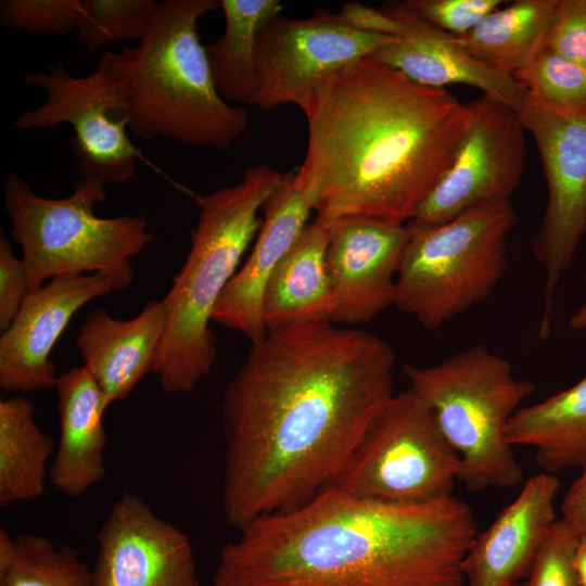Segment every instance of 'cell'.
<instances>
[{
	"label": "cell",
	"instance_id": "obj_23",
	"mask_svg": "<svg viewBox=\"0 0 586 586\" xmlns=\"http://www.w3.org/2000/svg\"><path fill=\"white\" fill-rule=\"evenodd\" d=\"M514 446L536 450V461L546 473L586 463V377L542 402L521 406L507 426Z\"/></svg>",
	"mask_w": 586,
	"mask_h": 586
},
{
	"label": "cell",
	"instance_id": "obj_3",
	"mask_svg": "<svg viewBox=\"0 0 586 586\" xmlns=\"http://www.w3.org/2000/svg\"><path fill=\"white\" fill-rule=\"evenodd\" d=\"M239 531L222 546L211 586H463L479 533L454 496L391 504L330 486Z\"/></svg>",
	"mask_w": 586,
	"mask_h": 586
},
{
	"label": "cell",
	"instance_id": "obj_14",
	"mask_svg": "<svg viewBox=\"0 0 586 586\" xmlns=\"http://www.w3.org/2000/svg\"><path fill=\"white\" fill-rule=\"evenodd\" d=\"M93 586H201L189 536L126 491L98 534Z\"/></svg>",
	"mask_w": 586,
	"mask_h": 586
},
{
	"label": "cell",
	"instance_id": "obj_17",
	"mask_svg": "<svg viewBox=\"0 0 586 586\" xmlns=\"http://www.w3.org/2000/svg\"><path fill=\"white\" fill-rule=\"evenodd\" d=\"M313 211V201L297 183L295 169L282 174L262 205L255 244L222 292L213 313L214 322L240 332L251 343L265 336L262 301L266 282L309 224Z\"/></svg>",
	"mask_w": 586,
	"mask_h": 586
},
{
	"label": "cell",
	"instance_id": "obj_32",
	"mask_svg": "<svg viewBox=\"0 0 586 586\" xmlns=\"http://www.w3.org/2000/svg\"><path fill=\"white\" fill-rule=\"evenodd\" d=\"M544 48L586 67V0H557Z\"/></svg>",
	"mask_w": 586,
	"mask_h": 586
},
{
	"label": "cell",
	"instance_id": "obj_18",
	"mask_svg": "<svg viewBox=\"0 0 586 586\" xmlns=\"http://www.w3.org/2000/svg\"><path fill=\"white\" fill-rule=\"evenodd\" d=\"M383 9L400 25L397 36L373 59L397 69L411 80L432 88L467 85L494 97L512 107L524 87L512 76L494 71L476 60L464 40L444 31L422 16L408 3L395 2Z\"/></svg>",
	"mask_w": 586,
	"mask_h": 586
},
{
	"label": "cell",
	"instance_id": "obj_36",
	"mask_svg": "<svg viewBox=\"0 0 586 586\" xmlns=\"http://www.w3.org/2000/svg\"><path fill=\"white\" fill-rule=\"evenodd\" d=\"M574 565L581 586H586V537L579 536V542L574 556Z\"/></svg>",
	"mask_w": 586,
	"mask_h": 586
},
{
	"label": "cell",
	"instance_id": "obj_6",
	"mask_svg": "<svg viewBox=\"0 0 586 586\" xmlns=\"http://www.w3.org/2000/svg\"><path fill=\"white\" fill-rule=\"evenodd\" d=\"M403 371L459 455L458 481L467 489L511 488L522 482L524 472L506 433L534 393V382L518 379L507 359L481 344L432 366L406 364Z\"/></svg>",
	"mask_w": 586,
	"mask_h": 586
},
{
	"label": "cell",
	"instance_id": "obj_35",
	"mask_svg": "<svg viewBox=\"0 0 586 586\" xmlns=\"http://www.w3.org/2000/svg\"><path fill=\"white\" fill-rule=\"evenodd\" d=\"M561 519L568 522L579 536L586 537V463L581 475L571 484L561 506Z\"/></svg>",
	"mask_w": 586,
	"mask_h": 586
},
{
	"label": "cell",
	"instance_id": "obj_28",
	"mask_svg": "<svg viewBox=\"0 0 586 586\" xmlns=\"http://www.w3.org/2000/svg\"><path fill=\"white\" fill-rule=\"evenodd\" d=\"M157 7L154 0H82L76 38L90 51L116 41H139Z\"/></svg>",
	"mask_w": 586,
	"mask_h": 586
},
{
	"label": "cell",
	"instance_id": "obj_33",
	"mask_svg": "<svg viewBox=\"0 0 586 586\" xmlns=\"http://www.w3.org/2000/svg\"><path fill=\"white\" fill-rule=\"evenodd\" d=\"M424 20L449 34L463 37L504 0H409Z\"/></svg>",
	"mask_w": 586,
	"mask_h": 586
},
{
	"label": "cell",
	"instance_id": "obj_27",
	"mask_svg": "<svg viewBox=\"0 0 586 586\" xmlns=\"http://www.w3.org/2000/svg\"><path fill=\"white\" fill-rule=\"evenodd\" d=\"M0 586H93L92 572L74 547L38 534L0 528Z\"/></svg>",
	"mask_w": 586,
	"mask_h": 586
},
{
	"label": "cell",
	"instance_id": "obj_2",
	"mask_svg": "<svg viewBox=\"0 0 586 586\" xmlns=\"http://www.w3.org/2000/svg\"><path fill=\"white\" fill-rule=\"evenodd\" d=\"M307 148L295 169L318 218L406 225L448 169L472 117L445 89L373 59L354 62L300 104Z\"/></svg>",
	"mask_w": 586,
	"mask_h": 586
},
{
	"label": "cell",
	"instance_id": "obj_11",
	"mask_svg": "<svg viewBox=\"0 0 586 586\" xmlns=\"http://www.w3.org/2000/svg\"><path fill=\"white\" fill-rule=\"evenodd\" d=\"M24 81L43 89L47 97L43 104L15 119L16 128L27 131L68 124L74 131L69 146L81 178L116 184L133 177L137 161L144 157L128 137L126 105L104 53L89 75L73 76L58 62L47 72L26 74Z\"/></svg>",
	"mask_w": 586,
	"mask_h": 586
},
{
	"label": "cell",
	"instance_id": "obj_37",
	"mask_svg": "<svg viewBox=\"0 0 586 586\" xmlns=\"http://www.w3.org/2000/svg\"><path fill=\"white\" fill-rule=\"evenodd\" d=\"M570 327L573 330H586V301L571 316Z\"/></svg>",
	"mask_w": 586,
	"mask_h": 586
},
{
	"label": "cell",
	"instance_id": "obj_16",
	"mask_svg": "<svg viewBox=\"0 0 586 586\" xmlns=\"http://www.w3.org/2000/svg\"><path fill=\"white\" fill-rule=\"evenodd\" d=\"M408 239L407 224L359 216L330 222L326 262L335 301L333 323H366L394 305Z\"/></svg>",
	"mask_w": 586,
	"mask_h": 586
},
{
	"label": "cell",
	"instance_id": "obj_29",
	"mask_svg": "<svg viewBox=\"0 0 586 586\" xmlns=\"http://www.w3.org/2000/svg\"><path fill=\"white\" fill-rule=\"evenodd\" d=\"M512 77L548 103L564 106L586 104V67L545 48Z\"/></svg>",
	"mask_w": 586,
	"mask_h": 586
},
{
	"label": "cell",
	"instance_id": "obj_13",
	"mask_svg": "<svg viewBox=\"0 0 586 586\" xmlns=\"http://www.w3.org/2000/svg\"><path fill=\"white\" fill-rule=\"evenodd\" d=\"M469 105L471 122L413 225L437 226L472 207L510 201L521 181L526 130L514 109L486 94Z\"/></svg>",
	"mask_w": 586,
	"mask_h": 586
},
{
	"label": "cell",
	"instance_id": "obj_9",
	"mask_svg": "<svg viewBox=\"0 0 586 586\" xmlns=\"http://www.w3.org/2000/svg\"><path fill=\"white\" fill-rule=\"evenodd\" d=\"M460 468L433 410L409 386L372 420L329 486L360 499L423 504L453 496Z\"/></svg>",
	"mask_w": 586,
	"mask_h": 586
},
{
	"label": "cell",
	"instance_id": "obj_4",
	"mask_svg": "<svg viewBox=\"0 0 586 586\" xmlns=\"http://www.w3.org/2000/svg\"><path fill=\"white\" fill-rule=\"evenodd\" d=\"M217 8V0L158 2L135 47L104 52L138 138L226 150L249 128L247 111L219 94L200 40V18Z\"/></svg>",
	"mask_w": 586,
	"mask_h": 586
},
{
	"label": "cell",
	"instance_id": "obj_39",
	"mask_svg": "<svg viewBox=\"0 0 586 586\" xmlns=\"http://www.w3.org/2000/svg\"><path fill=\"white\" fill-rule=\"evenodd\" d=\"M514 586H523V584H522V585H521V584H518V585H514Z\"/></svg>",
	"mask_w": 586,
	"mask_h": 586
},
{
	"label": "cell",
	"instance_id": "obj_26",
	"mask_svg": "<svg viewBox=\"0 0 586 586\" xmlns=\"http://www.w3.org/2000/svg\"><path fill=\"white\" fill-rule=\"evenodd\" d=\"M557 0H517L485 16L463 40L489 68L513 76L544 49Z\"/></svg>",
	"mask_w": 586,
	"mask_h": 586
},
{
	"label": "cell",
	"instance_id": "obj_34",
	"mask_svg": "<svg viewBox=\"0 0 586 586\" xmlns=\"http://www.w3.org/2000/svg\"><path fill=\"white\" fill-rule=\"evenodd\" d=\"M30 293L26 266L17 257L13 247L0 233V329L4 331L12 323L26 297Z\"/></svg>",
	"mask_w": 586,
	"mask_h": 586
},
{
	"label": "cell",
	"instance_id": "obj_5",
	"mask_svg": "<svg viewBox=\"0 0 586 586\" xmlns=\"http://www.w3.org/2000/svg\"><path fill=\"white\" fill-rule=\"evenodd\" d=\"M282 174L265 164L246 167L240 182L207 194L184 188L199 206L190 249L163 297L166 326L152 372L163 391L188 394L213 370L214 309L262 226V205Z\"/></svg>",
	"mask_w": 586,
	"mask_h": 586
},
{
	"label": "cell",
	"instance_id": "obj_20",
	"mask_svg": "<svg viewBox=\"0 0 586 586\" xmlns=\"http://www.w3.org/2000/svg\"><path fill=\"white\" fill-rule=\"evenodd\" d=\"M165 326L163 298L150 300L131 319L115 318L103 307L86 317L75 345L109 406L125 399L152 372Z\"/></svg>",
	"mask_w": 586,
	"mask_h": 586
},
{
	"label": "cell",
	"instance_id": "obj_31",
	"mask_svg": "<svg viewBox=\"0 0 586 586\" xmlns=\"http://www.w3.org/2000/svg\"><path fill=\"white\" fill-rule=\"evenodd\" d=\"M579 534L557 519L542 544L523 586H581L574 565Z\"/></svg>",
	"mask_w": 586,
	"mask_h": 586
},
{
	"label": "cell",
	"instance_id": "obj_7",
	"mask_svg": "<svg viewBox=\"0 0 586 586\" xmlns=\"http://www.w3.org/2000/svg\"><path fill=\"white\" fill-rule=\"evenodd\" d=\"M106 199L105 183L81 178L68 196L38 195L17 174L4 181V207L11 237L22 249L30 292L65 273H102L115 290L135 278L130 259L154 241L140 216L101 218L98 203Z\"/></svg>",
	"mask_w": 586,
	"mask_h": 586
},
{
	"label": "cell",
	"instance_id": "obj_1",
	"mask_svg": "<svg viewBox=\"0 0 586 586\" xmlns=\"http://www.w3.org/2000/svg\"><path fill=\"white\" fill-rule=\"evenodd\" d=\"M396 355L378 335L333 322L268 330L221 402V505L240 530L329 486L393 397Z\"/></svg>",
	"mask_w": 586,
	"mask_h": 586
},
{
	"label": "cell",
	"instance_id": "obj_12",
	"mask_svg": "<svg viewBox=\"0 0 586 586\" xmlns=\"http://www.w3.org/2000/svg\"><path fill=\"white\" fill-rule=\"evenodd\" d=\"M394 38L360 29L341 12L306 18L278 15L257 36V90L251 105L265 111L298 106L334 73L373 56Z\"/></svg>",
	"mask_w": 586,
	"mask_h": 586
},
{
	"label": "cell",
	"instance_id": "obj_8",
	"mask_svg": "<svg viewBox=\"0 0 586 586\" xmlns=\"http://www.w3.org/2000/svg\"><path fill=\"white\" fill-rule=\"evenodd\" d=\"M515 222L510 201L472 207L437 226L408 222L394 305L435 330L484 302L507 269Z\"/></svg>",
	"mask_w": 586,
	"mask_h": 586
},
{
	"label": "cell",
	"instance_id": "obj_10",
	"mask_svg": "<svg viewBox=\"0 0 586 586\" xmlns=\"http://www.w3.org/2000/svg\"><path fill=\"white\" fill-rule=\"evenodd\" d=\"M513 109L535 141L547 183L546 208L532 240L545 275L538 336L546 339L557 288L586 231V104H551L524 88Z\"/></svg>",
	"mask_w": 586,
	"mask_h": 586
},
{
	"label": "cell",
	"instance_id": "obj_19",
	"mask_svg": "<svg viewBox=\"0 0 586 586\" xmlns=\"http://www.w3.org/2000/svg\"><path fill=\"white\" fill-rule=\"evenodd\" d=\"M559 480L530 477L493 523L477 533L462 563L468 586H514L527 578L534 559L557 521Z\"/></svg>",
	"mask_w": 586,
	"mask_h": 586
},
{
	"label": "cell",
	"instance_id": "obj_30",
	"mask_svg": "<svg viewBox=\"0 0 586 586\" xmlns=\"http://www.w3.org/2000/svg\"><path fill=\"white\" fill-rule=\"evenodd\" d=\"M82 0H1L3 27L34 35L75 31Z\"/></svg>",
	"mask_w": 586,
	"mask_h": 586
},
{
	"label": "cell",
	"instance_id": "obj_22",
	"mask_svg": "<svg viewBox=\"0 0 586 586\" xmlns=\"http://www.w3.org/2000/svg\"><path fill=\"white\" fill-rule=\"evenodd\" d=\"M330 222L316 217L270 273L262 314L268 330L333 322L335 301L327 270Z\"/></svg>",
	"mask_w": 586,
	"mask_h": 586
},
{
	"label": "cell",
	"instance_id": "obj_38",
	"mask_svg": "<svg viewBox=\"0 0 586 586\" xmlns=\"http://www.w3.org/2000/svg\"><path fill=\"white\" fill-rule=\"evenodd\" d=\"M584 280H585V283H586V270H585V276H584Z\"/></svg>",
	"mask_w": 586,
	"mask_h": 586
},
{
	"label": "cell",
	"instance_id": "obj_15",
	"mask_svg": "<svg viewBox=\"0 0 586 586\" xmlns=\"http://www.w3.org/2000/svg\"><path fill=\"white\" fill-rule=\"evenodd\" d=\"M113 290L105 275L65 273L31 291L0 336L1 388L22 394L54 388L53 346L81 307Z\"/></svg>",
	"mask_w": 586,
	"mask_h": 586
},
{
	"label": "cell",
	"instance_id": "obj_25",
	"mask_svg": "<svg viewBox=\"0 0 586 586\" xmlns=\"http://www.w3.org/2000/svg\"><path fill=\"white\" fill-rule=\"evenodd\" d=\"M54 442L38 426L31 400H0V506L31 501L44 492Z\"/></svg>",
	"mask_w": 586,
	"mask_h": 586
},
{
	"label": "cell",
	"instance_id": "obj_24",
	"mask_svg": "<svg viewBox=\"0 0 586 586\" xmlns=\"http://www.w3.org/2000/svg\"><path fill=\"white\" fill-rule=\"evenodd\" d=\"M219 8L224 34L205 47L216 88L228 103L252 104L257 90V36L283 7L279 0H220Z\"/></svg>",
	"mask_w": 586,
	"mask_h": 586
},
{
	"label": "cell",
	"instance_id": "obj_21",
	"mask_svg": "<svg viewBox=\"0 0 586 586\" xmlns=\"http://www.w3.org/2000/svg\"><path fill=\"white\" fill-rule=\"evenodd\" d=\"M54 388L60 437L49 480L65 496L77 498L105 477L107 436L103 416L110 406L82 366H74L59 374Z\"/></svg>",
	"mask_w": 586,
	"mask_h": 586
}]
</instances>
